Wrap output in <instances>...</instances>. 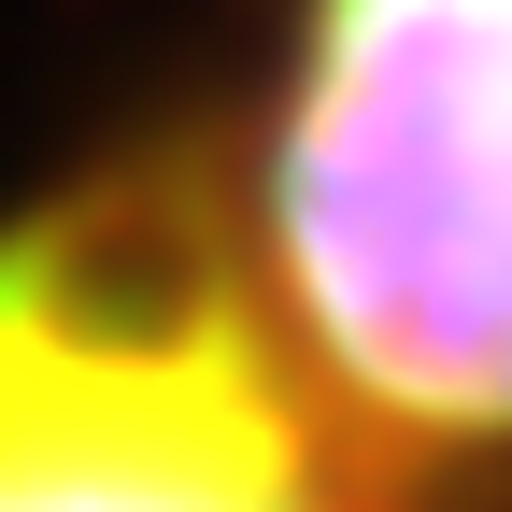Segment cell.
I'll return each instance as SVG.
<instances>
[{"label": "cell", "mask_w": 512, "mask_h": 512, "mask_svg": "<svg viewBox=\"0 0 512 512\" xmlns=\"http://www.w3.org/2000/svg\"><path fill=\"white\" fill-rule=\"evenodd\" d=\"M0 512H356L313 399L157 214L0 228Z\"/></svg>", "instance_id": "7a4b0ae2"}, {"label": "cell", "mask_w": 512, "mask_h": 512, "mask_svg": "<svg viewBox=\"0 0 512 512\" xmlns=\"http://www.w3.org/2000/svg\"><path fill=\"white\" fill-rule=\"evenodd\" d=\"M271 271L328 384L512 441V0H313L271 100Z\"/></svg>", "instance_id": "6da1fadb"}]
</instances>
